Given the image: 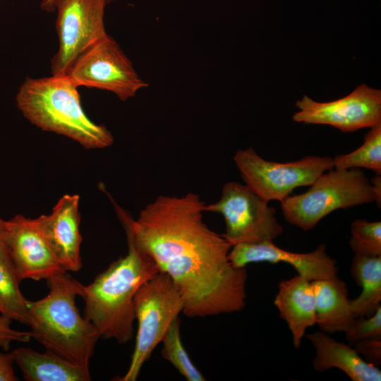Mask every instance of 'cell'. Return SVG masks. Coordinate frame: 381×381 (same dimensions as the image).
I'll return each mask as SVG.
<instances>
[{
  "label": "cell",
  "mask_w": 381,
  "mask_h": 381,
  "mask_svg": "<svg viewBox=\"0 0 381 381\" xmlns=\"http://www.w3.org/2000/svg\"><path fill=\"white\" fill-rule=\"evenodd\" d=\"M198 194L161 195L133 219L114 204L127 239L167 274L183 301V313L203 318L241 310L246 306V267L229 258L232 246L202 219Z\"/></svg>",
  "instance_id": "cell-1"
},
{
  "label": "cell",
  "mask_w": 381,
  "mask_h": 381,
  "mask_svg": "<svg viewBox=\"0 0 381 381\" xmlns=\"http://www.w3.org/2000/svg\"><path fill=\"white\" fill-rule=\"evenodd\" d=\"M48 294L37 301H27L31 337L49 351L75 364L89 367L100 335L83 318L75 304L83 285L67 272L46 279Z\"/></svg>",
  "instance_id": "cell-2"
},
{
  "label": "cell",
  "mask_w": 381,
  "mask_h": 381,
  "mask_svg": "<svg viewBox=\"0 0 381 381\" xmlns=\"http://www.w3.org/2000/svg\"><path fill=\"white\" fill-rule=\"evenodd\" d=\"M128 253L114 261L87 286L83 285L85 318L100 337L121 344L133 337L134 298L139 288L159 273L153 260L128 239Z\"/></svg>",
  "instance_id": "cell-3"
},
{
  "label": "cell",
  "mask_w": 381,
  "mask_h": 381,
  "mask_svg": "<svg viewBox=\"0 0 381 381\" xmlns=\"http://www.w3.org/2000/svg\"><path fill=\"white\" fill-rule=\"evenodd\" d=\"M78 87L67 75L27 78L16 94V104L32 124L44 131L67 136L87 149L111 145V132L85 114Z\"/></svg>",
  "instance_id": "cell-4"
},
{
  "label": "cell",
  "mask_w": 381,
  "mask_h": 381,
  "mask_svg": "<svg viewBox=\"0 0 381 381\" xmlns=\"http://www.w3.org/2000/svg\"><path fill=\"white\" fill-rule=\"evenodd\" d=\"M373 202V186L361 169L333 168L320 174L306 192L286 197L281 208L286 222L307 231L336 210Z\"/></svg>",
  "instance_id": "cell-5"
},
{
  "label": "cell",
  "mask_w": 381,
  "mask_h": 381,
  "mask_svg": "<svg viewBox=\"0 0 381 381\" xmlns=\"http://www.w3.org/2000/svg\"><path fill=\"white\" fill-rule=\"evenodd\" d=\"M138 322L135 347L126 374L119 381H135L144 363L162 342L169 326L183 310L181 294L165 273L159 272L138 290L134 298Z\"/></svg>",
  "instance_id": "cell-6"
},
{
  "label": "cell",
  "mask_w": 381,
  "mask_h": 381,
  "mask_svg": "<svg viewBox=\"0 0 381 381\" xmlns=\"http://www.w3.org/2000/svg\"><path fill=\"white\" fill-rule=\"evenodd\" d=\"M234 160L245 183L267 202H281L296 188L310 186L334 168L330 157L306 156L280 163L262 159L252 147L238 150Z\"/></svg>",
  "instance_id": "cell-7"
},
{
  "label": "cell",
  "mask_w": 381,
  "mask_h": 381,
  "mask_svg": "<svg viewBox=\"0 0 381 381\" xmlns=\"http://www.w3.org/2000/svg\"><path fill=\"white\" fill-rule=\"evenodd\" d=\"M207 211L224 217L223 235L232 246L273 241L284 231L275 217V209L246 184L238 182L226 183L221 198L205 205L204 212Z\"/></svg>",
  "instance_id": "cell-8"
},
{
  "label": "cell",
  "mask_w": 381,
  "mask_h": 381,
  "mask_svg": "<svg viewBox=\"0 0 381 381\" xmlns=\"http://www.w3.org/2000/svg\"><path fill=\"white\" fill-rule=\"evenodd\" d=\"M66 75L78 87L107 90L122 101L134 97L139 90L148 85L107 34L75 59Z\"/></svg>",
  "instance_id": "cell-9"
},
{
  "label": "cell",
  "mask_w": 381,
  "mask_h": 381,
  "mask_svg": "<svg viewBox=\"0 0 381 381\" xmlns=\"http://www.w3.org/2000/svg\"><path fill=\"white\" fill-rule=\"evenodd\" d=\"M107 0H54L57 52L51 61L52 75H66L75 59L107 33Z\"/></svg>",
  "instance_id": "cell-10"
},
{
  "label": "cell",
  "mask_w": 381,
  "mask_h": 381,
  "mask_svg": "<svg viewBox=\"0 0 381 381\" xmlns=\"http://www.w3.org/2000/svg\"><path fill=\"white\" fill-rule=\"evenodd\" d=\"M296 106L299 111L292 116L295 122L329 125L344 133L371 128L381 122V90L365 84L332 102H319L303 95Z\"/></svg>",
  "instance_id": "cell-11"
},
{
  "label": "cell",
  "mask_w": 381,
  "mask_h": 381,
  "mask_svg": "<svg viewBox=\"0 0 381 381\" xmlns=\"http://www.w3.org/2000/svg\"><path fill=\"white\" fill-rule=\"evenodd\" d=\"M4 241L20 281L47 278L64 270L33 219L16 214L6 221Z\"/></svg>",
  "instance_id": "cell-12"
},
{
  "label": "cell",
  "mask_w": 381,
  "mask_h": 381,
  "mask_svg": "<svg viewBox=\"0 0 381 381\" xmlns=\"http://www.w3.org/2000/svg\"><path fill=\"white\" fill-rule=\"evenodd\" d=\"M229 258L231 264L239 268L253 262H286L294 268L298 275L310 282L337 275L336 260L327 254L325 244H320L313 251L299 253L280 248L272 241L240 243L231 247Z\"/></svg>",
  "instance_id": "cell-13"
},
{
  "label": "cell",
  "mask_w": 381,
  "mask_h": 381,
  "mask_svg": "<svg viewBox=\"0 0 381 381\" xmlns=\"http://www.w3.org/2000/svg\"><path fill=\"white\" fill-rule=\"evenodd\" d=\"M78 195H64L49 214L33 219L64 271L78 272L82 267Z\"/></svg>",
  "instance_id": "cell-14"
},
{
  "label": "cell",
  "mask_w": 381,
  "mask_h": 381,
  "mask_svg": "<svg viewBox=\"0 0 381 381\" xmlns=\"http://www.w3.org/2000/svg\"><path fill=\"white\" fill-rule=\"evenodd\" d=\"M274 304L291 331L294 346L299 349L306 329L316 324L312 282L299 275L282 280L279 284Z\"/></svg>",
  "instance_id": "cell-15"
},
{
  "label": "cell",
  "mask_w": 381,
  "mask_h": 381,
  "mask_svg": "<svg viewBox=\"0 0 381 381\" xmlns=\"http://www.w3.org/2000/svg\"><path fill=\"white\" fill-rule=\"evenodd\" d=\"M315 350L313 365L324 372L333 368L346 373L353 381H380L381 370L366 362L349 344L339 342L322 331L306 335Z\"/></svg>",
  "instance_id": "cell-16"
},
{
  "label": "cell",
  "mask_w": 381,
  "mask_h": 381,
  "mask_svg": "<svg viewBox=\"0 0 381 381\" xmlns=\"http://www.w3.org/2000/svg\"><path fill=\"white\" fill-rule=\"evenodd\" d=\"M315 297L316 324L327 334L344 332L356 318L346 283L337 275L312 281Z\"/></svg>",
  "instance_id": "cell-17"
},
{
  "label": "cell",
  "mask_w": 381,
  "mask_h": 381,
  "mask_svg": "<svg viewBox=\"0 0 381 381\" xmlns=\"http://www.w3.org/2000/svg\"><path fill=\"white\" fill-rule=\"evenodd\" d=\"M14 363L28 381H89V367L81 366L46 350L39 353L26 347L11 352Z\"/></svg>",
  "instance_id": "cell-18"
},
{
  "label": "cell",
  "mask_w": 381,
  "mask_h": 381,
  "mask_svg": "<svg viewBox=\"0 0 381 381\" xmlns=\"http://www.w3.org/2000/svg\"><path fill=\"white\" fill-rule=\"evenodd\" d=\"M350 272L361 294L351 299L355 317L373 315L381 302V255H356L352 258Z\"/></svg>",
  "instance_id": "cell-19"
},
{
  "label": "cell",
  "mask_w": 381,
  "mask_h": 381,
  "mask_svg": "<svg viewBox=\"0 0 381 381\" xmlns=\"http://www.w3.org/2000/svg\"><path fill=\"white\" fill-rule=\"evenodd\" d=\"M20 282L4 241H0V313L29 325L28 299L20 291Z\"/></svg>",
  "instance_id": "cell-20"
},
{
  "label": "cell",
  "mask_w": 381,
  "mask_h": 381,
  "mask_svg": "<svg viewBox=\"0 0 381 381\" xmlns=\"http://www.w3.org/2000/svg\"><path fill=\"white\" fill-rule=\"evenodd\" d=\"M335 169L365 168L381 175V122L364 135L363 145L356 150L332 158Z\"/></svg>",
  "instance_id": "cell-21"
},
{
  "label": "cell",
  "mask_w": 381,
  "mask_h": 381,
  "mask_svg": "<svg viewBox=\"0 0 381 381\" xmlns=\"http://www.w3.org/2000/svg\"><path fill=\"white\" fill-rule=\"evenodd\" d=\"M162 342V357L170 362L188 381L205 380V377L193 363L183 346L179 318L171 324Z\"/></svg>",
  "instance_id": "cell-22"
},
{
  "label": "cell",
  "mask_w": 381,
  "mask_h": 381,
  "mask_svg": "<svg viewBox=\"0 0 381 381\" xmlns=\"http://www.w3.org/2000/svg\"><path fill=\"white\" fill-rule=\"evenodd\" d=\"M354 254L381 255V222L356 219L351 224L349 241Z\"/></svg>",
  "instance_id": "cell-23"
},
{
  "label": "cell",
  "mask_w": 381,
  "mask_h": 381,
  "mask_svg": "<svg viewBox=\"0 0 381 381\" xmlns=\"http://www.w3.org/2000/svg\"><path fill=\"white\" fill-rule=\"evenodd\" d=\"M348 344L368 339H381V306L368 317H356L344 332Z\"/></svg>",
  "instance_id": "cell-24"
},
{
  "label": "cell",
  "mask_w": 381,
  "mask_h": 381,
  "mask_svg": "<svg viewBox=\"0 0 381 381\" xmlns=\"http://www.w3.org/2000/svg\"><path fill=\"white\" fill-rule=\"evenodd\" d=\"M13 320L3 315H0V348L4 351L10 349L13 341L28 342L31 337L30 332L18 331L11 328Z\"/></svg>",
  "instance_id": "cell-25"
},
{
  "label": "cell",
  "mask_w": 381,
  "mask_h": 381,
  "mask_svg": "<svg viewBox=\"0 0 381 381\" xmlns=\"http://www.w3.org/2000/svg\"><path fill=\"white\" fill-rule=\"evenodd\" d=\"M355 350L368 363L379 366L381 364V339L374 338L358 341L353 345Z\"/></svg>",
  "instance_id": "cell-26"
},
{
  "label": "cell",
  "mask_w": 381,
  "mask_h": 381,
  "mask_svg": "<svg viewBox=\"0 0 381 381\" xmlns=\"http://www.w3.org/2000/svg\"><path fill=\"white\" fill-rule=\"evenodd\" d=\"M14 360L11 353H0V381H18V377L15 375Z\"/></svg>",
  "instance_id": "cell-27"
},
{
  "label": "cell",
  "mask_w": 381,
  "mask_h": 381,
  "mask_svg": "<svg viewBox=\"0 0 381 381\" xmlns=\"http://www.w3.org/2000/svg\"><path fill=\"white\" fill-rule=\"evenodd\" d=\"M370 183L375 195V202L379 208L381 207V177L380 175H375L370 179Z\"/></svg>",
  "instance_id": "cell-28"
},
{
  "label": "cell",
  "mask_w": 381,
  "mask_h": 381,
  "mask_svg": "<svg viewBox=\"0 0 381 381\" xmlns=\"http://www.w3.org/2000/svg\"><path fill=\"white\" fill-rule=\"evenodd\" d=\"M107 3H111L115 0H107ZM54 0H44L41 2V8L47 11V12H52L54 11Z\"/></svg>",
  "instance_id": "cell-29"
},
{
  "label": "cell",
  "mask_w": 381,
  "mask_h": 381,
  "mask_svg": "<svg viewBox=\"0 0 381 381\" xmlns=\"http://www.w3.org/2000/svg\"><path fill=\"white\" fill-rule=\"evenodd\" d=\"M7 234L6 221L0 217V241H4Z\"/></svg>",
  "instance_id": "cell-30"
},
{
  "label": "cell",
  "mask_w": 381,
  "mask_h": 381,
  "mask_svg": "<svg viewBox=\"0 0 381 381\" xmlns=\"http://www.w3.org/2000/svg\"><path fill=\"white\" fill-rule=\"evenodd\" d=\"M44 0H41V2L43 1Z\"/></svg>",
  "instance_id": "cell-31"
}]
</instances>
